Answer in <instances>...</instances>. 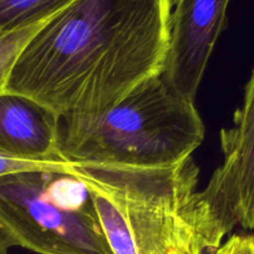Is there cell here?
I'll list each match as a JSON object with an SVG mask.
<instances>
[{
  "instance_id": "7c38bea8",
  "label": "cell",
  "mask_w": 254,
  "mask_h": 254,
  "mask_svg": "<svg viewBox=\"0 0 254 254\" xmlns=\"http://www.w3.org/2000/svg\"><path fill=\"white\" fill-rule=\"evenodd\" d=\"M11 247H16L13 239L9 234L0 227V254H8V251Z\"/></svg>"
},
{
  "instance_id": "9c48e42d",
  "label": "cell",
  "mask_w": 254,
  "mask_h": 254,
  "mask_svg": "<svg viewBox=\"0 0 254 254\" xmlns=\"http://www.w3.org/2000/svg\"><path fill=\"white\" fill-rule=\"evenodd\" d=\"M48 20L15 30L0 31V94L5 91L9 75L23 49Z\"/></svg>"
},
{
  "instance_id": "7a4b0ae2",
  "label": "cell",
  "mask_w": 254,
  "mask_h": 254,
  "mask_svg": "<svg viewBox=\"0 0 254 254\" xmlns=\"http://www.w3.org/2000/svg\"><path fill=\"white\" fill-rule=\"evenodd\" d=\"M114 254H208L197 212L199 170L72 162Z\"/></svg>"
},
{
  "instance_id": "30bf717a",
  "label": "cell",
  "mask_w": 254,
  "mask_h": 254,
  "mask_svg": "<svg viewBox=\"0 0 254 254\" xmlns=\"http://www.w3.org/2000/svg\"><path fill=\"white\" fill-rule=\"evenodd\" d=\"M74 163L70 161H58V162H36L0 155V176L10 173L24 172V171H54V172L71 173Z\"/></svg>"
},
{
  "instance_id": "3957f363",
  "label": "cell",
  "mask_w": 254,
  "mask_h": 254,
  "mask_svg": "<svg viewBox=\"0 0 254 254\" xmlns=\"http://www.w3.org/2000/svg\"><path fill=\"white\" fill-rule=\"evenodd\" d=\"M204 133L194 102L173 91L162 75L101 114L58 119L59 151L70 162L171 166L190 157Z\"/></svg>"
},
{
  "instance_id": "8fae6325",
  "label": "cell",
  "mask_w": 254,
  "mask_h": 254,
  "mask_svg": "<svg viewBox=\"0 0 254 254\" xmlns=\"http://www.w3.org/2000/svg\"><path fill=\"white\" fill-rule=\"evenodd\" d=\"M208 254H254V234H233Z\"/></svg>"
},
{
  "instance_id": "ba28073f",
  "label": "cell",
  "mask_w": 254,
  "mask_h": 254,
  "mask_svg": "<svg viewBox=\"0 0 254 254\" xmlns=\"http://www.w3.org/2000/svg\"><path fill=\"white\" fill-rule=\"evenodd\" d=\"M74 0H0V31L15 30L53 18Z\"/></svg>"
},
{
  "instance_id": "277c9868",
  "label": "cell",
  "mask_w": 254,
  "mask_h": 254,
  "mask_svg": "<svg viewBox=\"0 0 254 254\" xmlns=\"http://www.w3.org/2000/svg\"><path fill=\"white\" fill-rule=\"evenodd\" d=\"M0 227L38 254H114L86 188L70 173L0 176Z\"/></svg>"
},
{
  "instance_id": "52a82bcc",
  "label": "cell",
  "mask_w": 254,
  "mask_h": 254,
  "mask_svg": "<svg viewBox=\"0 0 254 254\" xmlns=\"http://www.w3.org/2000/svg\"><path fill=\"white\" fill-rule=\"evenodd\" d=\"M58 119L30 97L0 94V155L36 162L66 161L59 151Z\"/></svg>"
},
{
  "instance_id": "8992f818",
  "label": "cell",
  "mask_w": 254,
  "mask_h": 254,
  "mask_svg": "<svg viewBox=\"0 0 254 254\" xmlns=\"http://www.w3.org/2000/svg\"><path fill=\"white\" fill-rule=\"evenodd\" d=\"M229 0H176L162 76L171 89L196 100L214 45L227 24Z\"/></svg>"
},
{
  "instance_id": "5b68a950",
  "label": "cell",
  "mask_w": 254,
  "mask_h": 254,
  "mask_svg": "<svg viewBox=\"0 0 254 254\" xmlns=\"http://www.w3.org/2000/svg\"><path fill=\"white\" fill-rule=\"evenodd\" d=\"M223 162L197 193V212L209 253L236 226L254 228V69L231 128L221 131Z\"/></svg>"
},
{
  "instance_id": "6da1fadb",
  "label": "cell",
  "mask_w": 254,
  "mask_h": 254,
  "mask_svg": "<svg viewBox=\"0 0 254 254\" xmlns=\"http://www.w3.org/2000/svg\"><path fill=\"white\" fill-rule=\"evenodd\" d=\"M176 0H74L49 19L14 64L5 92L58 117L111 109L162 75Z\"/></svg>"
}]
</instances>
